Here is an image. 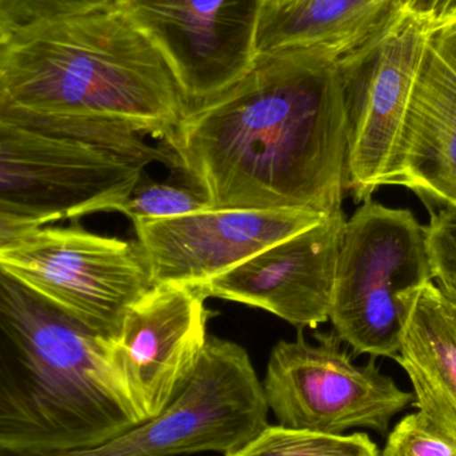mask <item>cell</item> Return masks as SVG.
I'll return each instance as SVG.
<instances>
[{"instance_id": "1", "label": "cell", "mask_w": 456, "mask_h": 456, "mask_svg": "<svg viewBox=\"0 0 456 456\" xmlns=\"http://www.w3.org/2000/svg\"><path fill=\"white\" fill-rule=\"evenodd\" d=\"M171 167L216 208L343 210L347 110L339 61L319 50L256 53L224 93L163 139Z\"/></svg>"}, {"instance_id": "2", "label": "cell", "mask_w": 456, "mask_h": 456, "mask_svg": "<svg viewBox=\"0 0 456 456\" xmlns=\"http://www.w3.org/2000/svg\"><path fill=\"white\" fill-rule=\"evenodd\" d=\"M190 104L170 61L122 4L0 40V118L56 138L171 165Z\"/></svg>"}, {"instance_id": "3", "label": "cell", "mask_w": 456, "mask_h": 456, "mask_svg": "<svg viewBox=\"0 0 456 456\" xmlns=\"http://www.w3.org/2000/svg\"><path fill=\"white\" fill-rule=\"evenodd\" d=\"M139 423L111 340L0 268V455L91 449Z\"/></svg>"}, {"instance_id": "4", "label": "cell", "mask_w": 456, "mask_h": 456, "mask_svg": "<svg viewBox=\"0 0 456 456\" xmlns=\"http://www.w3.org/2000/svg\"><path fill=\"white\" fill-rule=\"evenodd\" d=\"M434 281L428 233L411 210L362 202L346 221L330 321L356 355L395 359L410 303Z\"/></svg>"}, {"instance_id": "5", "label": "cell", "mask_w": 456, "mask_h": 456, "mask_svg": "<svg viewBox=\"0 0 456 456\" xmlns=\"http://www.w3.org/2000/svg\"><path fill=\"white\" fill-rule=\"evenodd\" d=\"M267 415L263 386L247 351L208 335L191 374L157 417L91 449L0 456L226 455L265 430Z\"/></svg>"}, {"instance_id": "6", "label": "cell", "mask_w": 456, "mask_h": 456, "mask_svg": "<svg viewBox=\"0 0 456 456\" xmlns=\"http://www.w3.org/2000/svg\"><path fill=\"white\" fill-rule=\"evenodd\" d=\"M152 162L0 118V213L39 226L118 213Z\"/></svg>"}, {"instance_id": "7", "label": "cell", "mask_w": 456, "mask_h": 456, "mask_svg": "<svg viewBox=\"0 0 456 456\" xmlns=\"http://www.w3.org/2000/svg\"><path fill=\"white\" fill-rule=\"evenodd\" d=\"M0 268L106 339L154 287L136 241L80 227L43 226L0 249Z\"/></svg>"}, {"instance_id": "8", "label": "cell", "mask_w": 456, "mask_h": 456, "mask_svg": "<svg viewBox=\"0 0 456 456\" xmlns=\"http://www.w3.org/2000/svg\"><path fill=\"white\" fill-rule=\"evenodd\" d=\"M436 15L406 2L375 42L339 61L347 110V191L393 186L399 143Z\"/></svg>"}, {"instance_id": "9", "label": "cell", "mask_w": 456, "mask_h": 456, "mask_svg": "<svg viewBox=\"0 0 456 456\" xmlns=\"http://www.w3.org/2000/svg\"><path fill=\"white\" fill-rule=\"evenodd\" d=\"M310 343L297 330L281 340L268 359L263 393L279 425L310 433L342 436L353 428L388 433L391 420L415 401L382 374L375 358L354 363L335 332H315Z\"/></svg>"}, {"instance_id": "10", "label": "cell", "mask_w": 456, "mask_h": 456, "mask_svg": "<svg viewBox=\"0 0 456 456\" xmlns=\"http://www.w3.org/2000/svg\"><path fill=\"white\" fill-rule=\"evenodd\" d=\"M170 61L190 107L224 93L256 56L265 0H123Z\"/></svg>"}, {"instance_id": "11", "label": "cell", "mask_w": 456, "mask_h": 456, "mask_svg": "<svg viewBox=\"0 0 456 456\" xmlns=\"http://www.w3.org/2000/svg\"><path fill=\"white\" fill-rule=\"evenodd\" d=\"M202 287L154 284L111 340L115 372L139 420L159 415L191 374L214 311Z\"/></svg>"}, {"instance_id": "12", "label": "cell", "mask_w": 456, "mask_h": 456, "mask_svg": "<svg viewBox=\"0 0 456 456\" xmlns=\"http://www.w3.org/2000/svg\"><path fill=\"white\" fill-rule=\"evenodd\" d=\"M323 214L302 210L206 208L163 221L134 222L154 284L200 287Z\"/></svg>"}, {"instance_id": "13", "label": "cell", "mask_w": 456, "mask_h": 456, "mask_svg": "<svg viewBox=\"0 0 456 456\" xmlns=\"http://www.w3.org/2000/svg\"><path fill=\"white\" fill-rule=\"evenodd\" d=\"M343 210L289 236L202 287L208 297L262 308L297 330L330 321Z\"/></svg>"}, {"instance_id": "14", "label": "cell", "mask_w": 456, "mask_h": 456, "mask_svg": "<svg viewBox=\"0 0 456 456\" xmlns=\"http://www.w3.org/2000/svg\"><path fill=\"white\" fill-rule=\"evenodd\" d=\"M393 186L456 208V7L434 21L399 143Z\"/></svg>"}, {"instance_id": "15", "label": "cell", "mask_w": 456, "mask_h": 456, "mask_svg": "<svg viewBox=\"0 0 456 456\" xmlns=\"http://www.w3.org/2000/svg\"><path fill=\"white\" fill-rule=\"evenodd\" d=\"M407 0H289L265 5L256 53L319 50L340 59L375 42Z\"/></svg>"}, {"instance_id": "16", "label": "cell", "mask_w": 456, "mask_h": 456, "mask_svg": "<svg viewBox=\"0 0 456 456\" xmlns=\"http://www.w3.org/2000/svg\"><path fill=\"white\" fill-rule=\"evenodd\" d=\"M395 361L411 380L418 411L456 438V319L434 281L412 297Z\"/></svg>"}, {"instance_id": "17", "label": "cell", "mask_w": 456, "mask_h": 456, "mask_svg": "<svg viewBox=\"0 0 456 456\" xmlns=\"http://www.w3.org/2000/svg\"><path fill=\"white\" fill-rule=\"evenodd\" d=\"M224 456H380L364 433L327 436L268 425L240 449Z\"/></svg>"}, {"instance_id": "18", "label": "cell", "mask_w": 456, "mask_h": 456, "mask_svg": "<svg viewBox=\"0 0 456 456\" xmlns=\"http://www.w3.org/2000/svg\"><path fill=\"white\" fill-rule=\"evenodd\" d=\"M210 200L197 184L182 182L152 181L146 171L118 213L131 222L163 221L211 208Z\"/></svg>"}, {"instance_id": "19", "label": "cell", "mask_w": 456, "mask_h": 456, "mask_svg": "<svg viewBox=\"0 0 456 456\" xmlns=\"http://www.w3.org/2000/svg\"><path fill=\"white\" fill-rule=\"evenodd\" d=\"M123 0H0V40L15 32L109 10Z\"/></svg>"}, {"instance_id": "20", "label": "cell", "mask_w": 456, "mask_h": 456, "mask_svg": "<svg viewBox=\"0 0 456 456\" xmlns=\"http://www.w3.org/2000/svg\"><path fill=\"white\" fill-rule=\"evenodd\" d=\"M380 456H456V438L418 411L388 434Z\"/></svg>"}, {"instance_id": "21", "label": "cell", "mask_w": 456, "mask_h": 456, "mask_svg": "<svg viewBox=\"0 0 456 456\" xmlns=\"http://www.w3.org/2000/svg\"><path fill=\"white\" fill-rule=\"evenodd\" d=\"M433 278L447 302L456 305V208H439L426 226Z\"/></svg>"}, {"instance_id": "22", "label": "cell", "mask_w": 456, "mask_h": 456, "mask_svg": "<svg viewBox=\"0 0 456 456\" xmlns=\"http://www.w3.org/2000/svg\"><path fill=\"white\" fill-rule=\"evenodd\" d=\"M39 227L43 226L0 213V249L18 243L24 236Z\"/></svg>"}, {"instance_id": "23", "label": "cell", "mask_w": 456, "mask_h": 456, "mask_svg": "<svg viewBox=\"0 0 456 456\" xmlns=\"http://www.w3.org/2000/svg\"><path fill=\"white\" fill-rule=\"evenodd\" d=\"M412 7L438 16L456 7V0H407Z\"/></svg>"}, {"instance_id": "24", "label": "cell", "mask_w": 456, "mask_h": 456, "mask_svg": "<svg viewBox=\"0 0 456 456\" xmlns=\"http://www.w3.org/2000/svg\"><path fill=\"white\" fill-rule=\"evenodd\" d=\"M284 2H289V0H265V5L281 4Z\"/></svg>"}, {"instance_id": "25", "label": "cell", "mask_w": 456, "mask_h": 456, "mask_svg": "<svg viewBox=\"0 0 456 456\" xmlns=\"http://www.w3.org/2000/svg\"><path fill=\"white\" fill-rule=\"evenodd\" d=\"M450 308H452V314H454L455 319H456V305H452V303H449Z\"/></svg>"}]
</instances>
